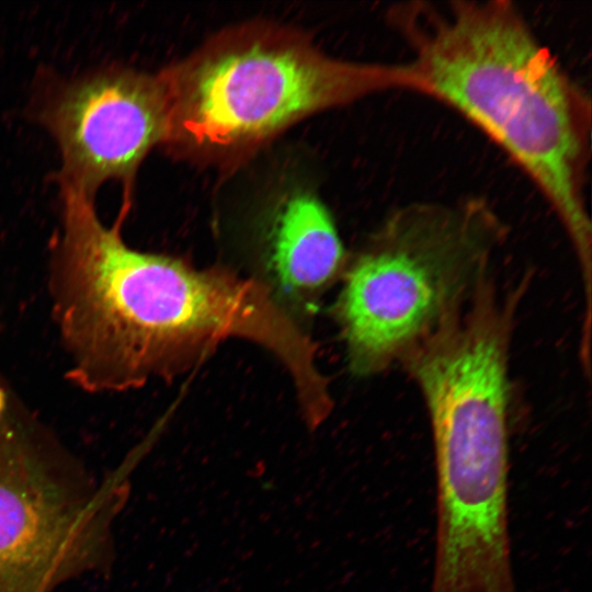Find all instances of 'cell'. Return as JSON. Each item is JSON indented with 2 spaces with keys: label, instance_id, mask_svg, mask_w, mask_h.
<instances>
[{
  "label": "cell",
  "instance_id": "6da1fadb",
  "mask_svg": "<svg viewBox=\"0 0 592 592\" xmlns=\"http://www.w3.org/2000/svg\"><path fill=\"white\" fill-rule=\"evenodd\" d=\"M61 196L47 285L72 386L115 394L172 379L231 338L271 352L295 389L318 383L316 344L266 284L132 248L122 236L128 203L106 226L93 196L68 186Z\"/></svg>",
  "mask_w": 592,
  "mask_h": 592
},
{
  "label": "cell",
  "instance_id": "7a4b0ae2",
  "mask_svg": "<svg viewBox=\"0 0 592 592\" xmlns=\"http://www.w3.org/2000/svg\"><path fill=\"white\" fill-rule=\"evenodd\" d=\"M400 20L415 90L458 111L523 169L556 212L590 284L582 95L509 2L403 10Z\"/></svg>",
  "mask_w": 592,
  "mask_h": 592
},
{
  "label": "cell",
  "instance_id": "3957f363",
  "mask_svg": "<svg viewBox=\"0 0 592 592\" xmlns=\"http://www.w3.org/2000/svg\"><path fill=\"white\" fill-rule=\"evenodd\" d=\"M164 144L205 159L241 156L318 111L389 89H413L406 64L334 59L295 32L248 25L160 71Z\"/></svg>",
  "mask_w": 592,
  "mask_h": 592
},
{
  "label": "cell",
  "instance_id": "277c9868",
  "mask_svg": "<svg viewBox=\"0 0 592 592\" xmlns=\"http://www.w3.org/2000/svg\"><path fill=\"white\" fill-rule=\"evenodd\" d=\"M506 237L479 197L390 212L345 264L334 305L350 369L369 376L401 364L467 305Z\"/></svg>",
  "mask_w": 592,
  "mask_h": 592
},
{
  "label": "cell",
  "instance_id": "5b68a950",
  "mask_svg": "<svg viewBox=\"0 0 592 592\" xmlns=\"http://www.w3.org/2000/svg\"><path fill=\"white\" fill-rule=\"evenodd\" d=\"M130 464L92 474L0 365V592H54L110 570Z\"/></svg>",
  "mask_w": 592,
  "mask_h": 592
},
{
  "label": "cell",
  "instance_id": "8992f818",
  "mask_svg": "<svg viewBox=\"0 0 592 592\" xmlns=\"http://www.w3.org/2000/svg\"><path fill=\"white\" fill-rule=\"evenodd\" d=\"M43 115L60 148L61 186L90 196L111 179L129 184L148 151L164 144L168 135V98L160 72H94L61 88Z\"/></svg>",
  "mask_w": 592,
  "mask_h": 592
},
{
  "label": "cell",
  "instance_id": "52a82bcc",
  "mask_svg": "<svg viewBox=\"0 0 592 592\" xmlns=\"http://www.w3.org/2000/svg\"><path fill=\"white\" fill-rule=\"evenodd\" d=\"M345 264L343 244L323 204L307 193L289 196L266 237L265 266L275 298L310 303Z\"/></svg>",
  "mask_w": 592,
  "mask_h": 592
}]
</instances>
